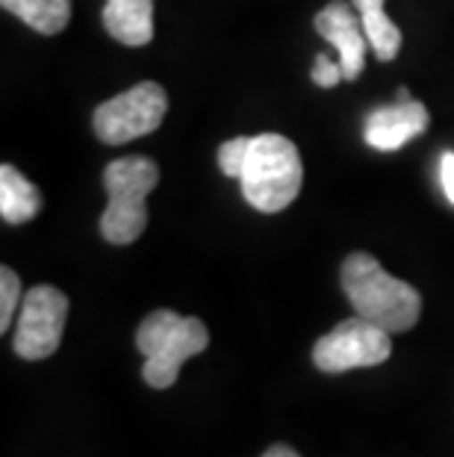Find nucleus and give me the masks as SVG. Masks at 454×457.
Masks as SVG:
<instances>
[{"label":"nucleus","instance_id":"obj_8","mask_svg":"<svg viewBox=\"0 0 454 457\" xmlns=\"http://www.w3.org/2000/svg\"><path fill=\"white\" fill-rule=\"evenodd\" d=\"M313 27L325 42H331L336 47V54H340L336 62L343 65L345 80H357L366 62V45H369V38H366L363 21L354 15L351 0L349 4H345V0L327 4L322 12L316 15Z\"/></svg>","mask_w":454,"mask_h":457},{"label":"nucleus","instance_id":"obj_19","mask_svg":"<svg viewBox=\"0 0 454 457\" xmlns=\"http://www.w3.org/2000/svg\"><path fill=\"white\" fill-rule=\"evenodd\" d=\"M395 101H410V92H408V89H404V86H401V89H399V95H395Z\"/></svg>","mask_w":454,"mask_h":457},{"label":"nucleus","instance_id":"obj_15","mask_svg":"<svg viewBox=\"0 0 454 457\" xmlns=\"http://www.w3.org/2000/svg\"><path fill=\"white\" fill-rule=\"evenodd\" d=\"M248 142H251V136H236V139L225 142L219 148V169L225 171L227 178H239V171H243V162H245Z\"/></svg>","mask_w":454,"mask_h":457},{"label":"nucleus","instance_id":"obj_18","mask_svg":"<svg viewBox=\"0 0 454 457\" xmlns=\"http://www.w3.org/2000/svg\"><path fill=\"white\" fill-rule=\"evenodd\" d=\"M263 457H301V454H298L295 449H289V445H284V443H277V445H272V449H266Z\"/></svg>","mask_w":454,"mask_h":457},{"label":"nucleus","instance_id":"obj_1","mask_svg":"<svg viewBox=\"0 0 454 457\" xmlns=\"http://www.w3.org/2000/svg\"><path fill=\"white\" fill-rule=\"evenodd\" d=\"M343 289L357 316L369 319L390 334H404L419 322L422 295L390 271L372 254H349L343 262Z\"/></svg>","mask_w":454,"mask_h":457},{"label":"nucleus","instance_id":"obj_11","mask_svg":"<svg viewBox=\"0 0 454 457\" xmlns=\"http://www.w3.org/2000/svg\"><path fill=\"white\" fill-rule=\"evenodd\" d=\"M42 195L21 171L12 165H0V216L6 225H24L38 216Z\"/></svg>","mask_w":454,"mask_h":457},{"label":"nucleus","instance_id":"obj_9","mask_svg":"<svg viewBox=\"0 0 454 457\" xmlns=\"http://www.w3.org/2000/svg\"><path fill=\"white\" fill-rule=\"evenodd\" d=\"M428 106L419 101H395L392 106H378L366 115L363 136L375 151H399L419 133L428 130Z\"/></svg>","mask_w":454,"mask_h":457},{"label":"nucleus","instance_id":"obj_3","mask_svg":"<svg viewBox=\"0 0 454 457\" xmlns=\"http://www.w3.org/2000/svg\"><path fill=\"white\" fill-rule=\"evenodd\" d=\"M207 345L210 334L201 319L177 316L175 310H153L136 330V348L144 354V384H151L153 390H169L177 381L183 363Z\"/></svg>","mask_w":454,"mask_h":457},{"label":"nucleus","instance_id":"obj_7","mask_svg":"<svg viewBox=\"0 0 454 457\" xmlns=\"http://www.w3.org/2000/svg\"><path fill=\"white\" fill-rule=\"evenodd\" d=\"M69 298L56 287L38 284L24 295L15 325V354L24 360L51 357L62 343Z\"/></svg>","mask_w":454,"mask_h":457},{"label":"nucleus","instance_id":"obj_4","mask_svg":"<svg viewBox=\"0 0 454 457\" xmlns=\"http://www.w3.org/2000/svg\"><path fill=\"white\" fill-rule=\"evenodd\" d=\"M160 183L157 162L148 157H124L106 165L103 187L110 204L101 216V233L112 245H130L148 228L144 201Z\"/></svg>","mask_w":454,"mask_h":457},{"label":"nucleus","instance_id":"obj_14","mask_svg":"<svg viewBox=\"0 0 454 457\" xmlns=\"http://www.w3.org/2000/svg\"><path fill=\"white\" fill-rule=\"evenodd\" d=\"M21 280L9 266L0 269V330H9L12 325V313L21 310Z\"/></svg>","mask_w":454,"mask_h":457},{"label":"nucleus","instance_id":"obj_5","mask_svg":"<svg viewBox=\"0 0 454 457\" xmlns=\"http://www.w3.org/2000/svg\"><path fill=\"white\" fill-rule=\"evenodd\" d=\"M166 89L153 80H144L101 104L92 115V128L103 145H124L157 130L166 119Z\"/></svg>","mask_w":454,"mask_h":457},{"label":"nucleus","instance_id":"obj_6","mask_svg":"<svg viewBox=\"0 0 454 457\" xmlns=\"http://www.w3.org/2000/svg\"><path fill=\"white\" fill-rule=\"evenodd\" d=\"M392 354L390 330L378 328L363 316L345 319L331 334H325L313 348V363L327 375H340L349 369L378 366Z\"/></svg>","mask_w":454,"mask_h":457},{"label":"nucleus","instance_id":"obj_16","mask_svg":"<svg viewBox=\"0 0 454 457\" xmlns=\"http://www.w3.org/2000/svg\"><path fill=\"white\" fill-rule=\"evenodd\" d=\"M345 74H343V65L340 62H331L327 56H318L316 65H313V83L322 86V89H334L336 83H343Z\"/></svg>","mask_w":454,"mask_h":457},{"label":"nucleus","instance_id":"obj_12","mask_svg":"<svg viewBox=\"0 0 454 457\" xmlns=\"http://www.w3.org/2000/svg\"><path fill=\"white\" fill-rule=\"evenodd\" d=\"M0 6L42 36L62 33L71 21V0H0Z\"/></svg>","mask_w":454,"mask_h":457},{"label":"nucleus","instance_id":"obj_13","mask_svg":"<svg viewBox=\"0 0 454 457\" xmlns=\"http://www.w3.org/2000/svg\"><path fill=\"white\" fill-rule=\"evenodd\" d=\"M384 4L386 0H360V4H354V9L360 12L372 54L378 56L381 62H392L401 51V30L386 18Z\"/></svg>","mask_w":454,"mask_h":457},{"label":"nucleus","instance_id":"obj_2","mask_svg":"<svg viewBox=\"0 0 454 457\" xmlns=\"http://www.w3.org/2000/svg\"><path fill=\"white\" fill-rule=\"evenodd\" d=\"M243 198L260 212H280L298 198L304 183L301 154L286 136L260 133L251 136L243 171Z\"/></svg>","mask_w":454,"mask_h":457},{"label":"nucleus","instance_id":"obj_10","mask_svg":"<svg viewBox=\"0 0 454 457\" xmlns=\"http://www.w3.org/2000/svg\"><path fill=\"white\" fill-rule=\"evenodd\" d=\"M103 27L128 47L148 45L153 38V0H106Z\"/></svg>","mask_w":454,"mask_h":457},{"label":"nucleus","instance_id":"obj_17","mask_svg":"<svg viewBox=\"0 0 454 457\" xmlns=\"http://www.w3.org/2000/svg\"><path fill=\"white\" fill-rule=\"evenodd\" d=\"M440 183H442V192H446V198L454 204V154L446 151L440 157Z\"/></svg>","mask_w":454,"mask_h":457}]
</instances>
